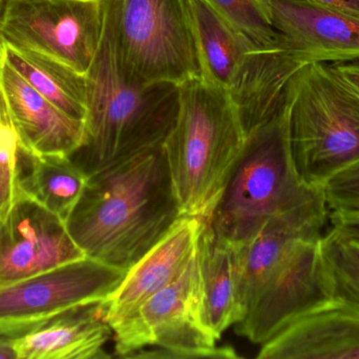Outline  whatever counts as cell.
Masks as SVG:
<instances>
[{"instance_id":"23","label":"cell","mask_w":359,"mask_h":359,"mask_svg":"<svg viewBox=\"0 0 359 359\" xmlns=\"http://www.w3.org/2000/svg\"><path fill=\"white\" fill-rule=\"evenodd\" d=\"M21 145L0 86V213L19 191Z\"/></svg>"},{"instance_id":"16","label":"cell","mask_w":359,"mask_h":359,"mask_svg":"<svg viewBox=\"0 0 359 359\" xmlns=\"http://www.w3.org/2000/svg\"><path fill=\"white\" fill-rule=\"evenodd\" d=\"M261 346L259 359H359V312L325 301Z\"/></svg>"},{"instance_id":"19","label":"cell","mask_w":359,"mask_h":359,"mask_svg":"<svg viewBox=\"0 0 359 359\" xmlns=\"http://www.w3.org/2000/svg\"><path fill=\"white\" fill-rule=\"evenodd\" d=\"M1 44L6 63L27 84L67 115L84 122L88 113L86 74L42 53Z\"/></svg>"},{"instance_id":"12","label":"cell","mask_w":359,"mask_h":359,"mask_svg":"<svg viewBox=\"0 0 359 359\" xmlns=\"http://www.w3.org/2000/svg\"><path fill=\"white\" fill-rule=\"evenodd\" d=\"M189 1L202 77L227 92L232 103H238L267 75L285 44L261 46L206 0Z\"/></svg>"},{"instance_id":"28","label":"cell","mask_w":359,"mask_h":359,"mask_svg":"<svg viewBox=\"0 0 359 359\" xmlns=\"http://www.w3.org/2000/svg\"><path fill=\"white\" fill-rule=\"evenodd\" d=\"M23 333L17 330H0V359H16L14 341Z\"/></svg>"},{"instance_id":"25","label":"cell","mask_w":359,"mask_h":359,"mask_svg":"<svg viewBox=\"0 0 359 359\" xmlns=\"http://www.w3.org/2000/svg\"><path fill=\"white\" fill-rule=\"evenodd\" d=\"M329 223L331 227L359 238V213L330 212Z\"/></svg>"},{"instance_id":"5","label":"cell","mask_w":359,"mask_h":359,"mask_svg":"<svg viewBox=\"0 0 359 359\" xmlns=\"http://www.w3.org/2000/svg\"><path fill=\"white\" fill-rule=\"evenodd\" d=\"M288 99L269 122L247 135L244 149L207 225L236 251L248 244L273 215L313 193L299 178L289 145Z\"/></svg>"},{"instance_id":"7","label":"cell","mask_w":359,"mask_h":359,"mask_svg":"<svg viewBox=\"0 0 359 359\" xmlns=\"http://www.w3.org/2000/svg\"><path fill=\"white\" fill-rule=\"evenodd\" d=\"M124 76L140 86L202 77L189 0H103Z\"/></svg>"},{"instance_id":"6","label":"cell","mask_w":359,"mask_h":359,"mask_svg":"<svg viewBox=\"0 0 359 359\" xmlns=\"http://www.w3.org/2000/svg\"><path fill=\"white\" fill-rule=\"evenodd\" d=\"M289 145L306 185L327 181L359 162V93L331 63L304 65L290 82Z\"/></svg>"},{"instance_id":"1","label":"cell","mask_w":359,"mask_h":359,"mask_svg":"<svg viewBox=\"0 0 359 359\" xmlns=\"http://www.w3.org/2000/svg\"><path fill=\"white\" fill-rule=\"evenodd\" d=\"M181 216L160 145L88 176L65 223L86 257L128 271Z\"/></svg>"},{"instance_id":"29","label":"cell","mask_w":359,"mask_h":359,"mask_svg":"<svg viewBox=\"0 0 359 359\" xmlns=\"http://www.w3.org/2000/svg\"><path fill=\"white\" fill-rule=\"evenodd\" d=\"M6 0H0V16H1L2 10H4V4H6Z\"/></svg>"},{"instance_id":"30","label":"cell","mask_w":359,"mask_h":359,"mask_svg":"<svg viewBox=\"0 0 359 359\" xmlns=\"http://www.w3.org/2000/svg\"><path fill=\"white\" fill-rule=\"evenodd\" d=\"M262 1H263V2H264V0H262ZM264 4H265V2H264Z\"/></svg>"},{"instance_id":"21","label":"cell","mask_w":359,"mask_h":359,"mask_svg":"<svg viewBox=\"0 0 359 359\" xmlns=\"http://www.w3.org/2000/svg\"><path fill=\"white\" fill-rule=\"evenodd\" d=\"M320 259L327 301L359 312V238L330 226L320 240Z\"/></svg>"},{"instance_id":"3","label":"cell","mask_w":359,"mask_h":359,"mask_svg":"<svg viewBox=\"0 0 359 359\" xmlns=\"http://www.w3.org/2000/svg\"><path fill=\"white\" fill-rule=\"evenodd\" d=\"M88 113L80 147L69 156L88 176L163 145L179 110V86H140L124 76L103 16L96 56L86 72Z\"/></svg>"},{"instance_id":"2","label":"cell","mask_w":359,"mask_h":359,"mask_svg":"<svg viewBox=\"0 0 359 359\" xmlns=\"http://www.w3.org/2000/svg\"><path fill=\"white\" fill-rule=\"evenodd\" d=\"M327 228L303 213L270 218L236 259L238 335L263 345L291 320L327 301L320 244Z\"/></svg>"},{"instance_id":"15","label":"cell","mask_w":359,"mask_h":359,"mask_svg":"<svg viewBox=\"0 0 359 359\" xmlns=\"http://www.w3.org/2000/svg\"><path fill=\"white\" fill-rule=\"evenodd\" d=\"M204 219L182 215L170 229L126 271L107 299V322L136 311L149 297L181 275L196 252Z\"/></svg>"},{"instance_id":"18","label":"cell","mask_w":359,"mask_h":359,"mask_svg":"<svg viewBox=\"0 0 359 359\" xmlns=\"http://www.w3.org/2000/svg\"><path fill=\"white\" fill-rule=\"evenodd\" d=\"M196 256L203 320L219 341L229 327L236 326L241 320L236 303L233 251L212 233L204 221L196 242Z\"/></svg>"},{"instance_id":"11","label":"cell","mask_w":359,"mask_h":359,"mask_svg":"<svg viewBox=\"0 0 359 359\" xmlns=\"http://www.w3.org/2000/svg\"><path fill=\"white\" fill-rule=\"evenodd\" d=\"M83 257L65 221L20 190L0 213V286Z\"/></svg>"},{"instance_id":"10","label":"cell","mask_w":359,"mask_h":359,"mask_svg":"<svg viewBox=\"0 0 359 359\" xmlns=\"http://www.w3.org/2000/svg\"><path fill=\"white\" fill-rule=\"evenodd\" d=\"M126 273L86 256L0 286V330L27 332L61 312L105 301Z\"/></svg>"},{"instance_id":"26","label":"cell","mask_w":359,"mask_h":359,"mask_svg":"<svg viewBox=\"0 0 359 359\" xmlns=\"http://www.w3.org/2000/svg\"><path fill=\"white\" fill-rule=\"evenodd\" d=\"M304 1L346 13L359 18V0H304Z\"/></svg>"},{"instance_id":"9","label":"cell","mask_w":359,"mask_h":359,"mask_svg":"<svg viewBox=\"0 0 359 359\" xmlns=\"http://www.w3.org/2000/svg\"><path fill=\"white\" fill-rule=\"evenodd\" d=\"M103 16V0H6L0 41L86 74L102 37Z\"/></svg>"},{"instance_id":"8","label":"cell","mask_w":359,"mask_h":359,"mask_svg":"<svg viewBox=\"0 0 359 359\" xmlns=\"http://www.w3.org/2000/svg\"><path fill=\"white\" fill-rule=\"evenodd\" d=\"M109 326L118 358H238L232 347H217L203 320L196 252L172 284Z\"/></svg>"},{"instance_id":"13","label":"cell","mask_w":359,"mask_h":359,"mask_svg":"<svg viewBox=\"0 0 359 359\" xmlns=\"http://www.w3.org/2000/svg\"><path fill=\"white\" fill-rule=\"evenodd\" d=\"M272 27L304 65L359 59V18L304 0H264Z\"/></svg>"},{"instance_id":"14","label":"cell","mask_w":359,"mask_h":359,"mask_svg":"<svg viewBox=\"0 0 359 359\" xmlns=\"http://www.w3.org/2000/svg\"><path fill=\"white\" fill-rule=\"evenodd\" d=\"M0 86L25 151L71 156L81 145L84 122L72 118L27 84L4 57L0 42Z\"/></svg>"},{"instance_id":"22","label":"cell","mask_w":359,"mask_h":359,"mask_svg":"<svg viewBox=\"0 0 359 359\" xmlns=\"http://www.w3.org/2000/svg\"><path fill=\"white\" fill-rule=\"evenodd\" d=\"M230 23L264 46L285 44L282 34L270 22L262 0H206Z\"/></svg>"},{"instance_id":"4","label":"cell","mask_w":359,"mask_h":359,"mask_svg":"<svg viewBox=\"0 0 359 359\" xmlns=\"http://www.w3.org/2000/svg\"><path fill=\"white\" fill-rule=\"evenodd\" d=\"M245 141L227 92L203 77L179 86L178 115L163 147L182 215L210 217Z\"/></svg>"},{"instance_id":"24","label":"cell","mask_w":359,"mask_h":359,"mask_svg":"<svg viewBox=\"0 0 359 359\" xmlns=\"http://www.w3.org/2000/svg\"><path fill=\"white\" fill-rule=\"evenodd\" d=\"M323 193L330 212L359 213V162L327 181Z\"/></svg>"},{"instance_id":"20","label":"cell","mask_w":359,"mask_h":359,"mask_svg":"<svg viewBox=\"0 0 359 359\" xmlns=\"http://www.w3.org/2000/svg\"><path fill=\"white\" fill-rule=\"evenodd\" d=\"M88 181V175L69 156L37 155L21 148L19 190L65 221Z\"/></svg>"},{"instance_id":"17","label":"cell","mask_w":359,"mask_h":359,"mask_svg":"<svg viewBox=\"0 0 359 359\" xmlns=\"http://www.w3.org/2000/svg\"><path fill=\"white\" fill-rule=\"evenodd\" d=\"M107 303L95 301L72 308L40 322L15 339L16 359L109 358L104 346L113 335Z\"/></svg>"},{"instance_id":"27","label":"cell","mask_w":359,"mask_h":359,"mask_svg":"<svg viewBox=\"0 0 359 359\" xmlns=\"http://www.w3.org/2000/svg\"><path fill=\"white\" fill-rule=\"evenodd\" d=\"M335 71L359 93V59L347 63H331Z\"/></svg>"}]
</instances>
